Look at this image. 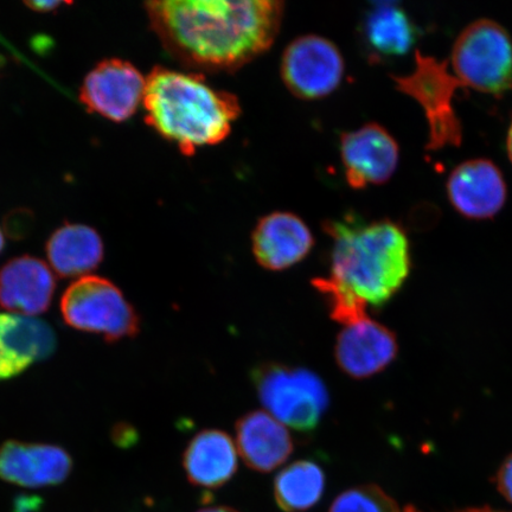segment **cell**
Returning a JSON list of instances; mask_svg holds the SVG:
<instances>
[{"instance_id":"6","label":"cell","mask_w":512,"mask_h":512,"mask_svg":"<svg viewBox=\"0 0 512 512\" xmlns=\"http://www.w3.org/2000/svg\"><path fill=\"white\" fill-rule=\"evenodd\" d=\"M452 67L462 86L502 94L512 88V41L501 25L478 19L460 32Z\"/></svg>"},{"instance_id":"28","label":"cell","mask_w":512,"mask_h":512,"mask_svg":"<svg viewBox=\"0 0 512 512\" xmlns=\"http://www.w3.org/2000/svg\"><path fill=\"white\" fill-rule=\"evenodd\" d=\"M4 246H5L4 235L2 233V230H0V253L3 252Z\"/></svg>"},{"instance_id":"18","label":"cell","mask_w":512,"mask_h":512,"mask_svg":"<svg viewBox=\"0 0 512 512\" xmlns=\"http://www.w3.org/2000/svg\"><path fill=\"white\" fill-rule=\"evenodd\" d=\"M238 450L230 435L221 430H203L190 440L183 453V469L192 485L220 489L238 471Z\"/></svg>"},{"instance_id":"17","label":"cell","mask_w":512,"mask_h":512,"mask_svg":"<svg viewBox=\"0 0 512 512\" xmlns=\"http://www.w3.org/2000/svg\"><path fill=\"white\" fill-rule=\"evenodd\" d=\"M235 431L243 462L256 472L278 469L293 453L290 432L267 412L253 411L241 416L236 421Z\"/></svg>"},{"instance_id":"25","label":"cell","mask_w":512,"mask_h":512,"mask_svg":"<svg viewBox=\"0 0 512 512\" xmlns=\"http://www.w3.org/2000/svg\"><path fill=\"white\" fill-rule=\"evenodd\" d=\"M197 512H240V511L235 510L234 508L224 507V505H220V507H208V508L198 510Z\"/></svg>"},{"instance_id":"9","label":"cell","mask_w":512,"mask_h":512,"mask_svg":"<svg viewBox=\"0 0 512 512\" xmlns=\"http://www.w3.org/2000/svg\"><path fill=\"white\" fill-rule=\"evenodd\" d=\"M146 79L130 62L105 60L86 76L80 100L87 110L115 123L137 112L144 100Z\"/></svg>"},{"instance_id":"27","label":"cell","mask_w":512,"mask_h":512,"mask_svg":"<svg viewBox=\"0 0 512 512\" xmlns=\"http://www.w3.org/2000/svg\"><path fill=\"white\" fill-rule=\"evenodd\" d=\"M508 152H509V157L512 162V123L509 128V134H508Z\"/></svg>"},{"instance_id":"15","label":"cell","mask_w":512,"mask_h":512,"mask_svg":"<svg viewBox=\"0 0 512 512\" xmlns=\"http://www.w3.org/2000/svg\"><path fill=\"white\" fill-rule=\"evenodd\" d=\"M55 332L41 319L0 315V381L9 380L56 350Z\"/></svg>"},{"instance_id":"12","label":"cell","mask_w":512,"mask_h":512,"mask_svg":"<svg viewBox=\"0 0 512 512\" xmlns=\"http://www.w3.org/2000/svg\"><path fill=\"white\" fill-rule=\"evenodd\" d=\"M396 352L398 344L392 332L369 317L345 325L335 345L339 369L356 380L380 373L392 363Z\"/></svg>"},{"instance_id":"23","label":"cell","mask_w":512,"mask_h":512,"mask_svg":"<svg viewBox=\"0 0 512 512\" xmlns=\"http://www.w3.org/2000/svg\"><path fill=\"white\" fill-rule=\"evenodd\" d=\"M499 492L507 501L512 503V456L505 460L497 476Z\"/></svg>"},{"instance_id":"11","label":"cell","mask_w":512,"mask_h":512,"mask_svg":"<svg viewBox=\"0 0 512 512\" xmlns=\"http://www.w3.org/2000/svg\"><path fill=\"white\" fill-rule=\"evenodd\" d=\"M315 246V238L299 216L275 211L262 217L252 235L255 260L268 271L288 270L302 262Z\"/></svg>"},{"instance_id":"3","label":"cell","mask_w":512,"mask_h":512,"mask_svg":"<svg viewBox=\"0 0 512 512\" xmlns=\"http://www.w3.org/2000/svg\"><path fill=\"white\" fill-rule=\"evenodd\" d=\"M146 123L184 155L220 144L240 117L238 96L210 86L200 73L155 67L146 78Z\"/></svg>"},{"instance_id":"13","label":"cell","mask_w":512,"mask_h":512,"mask_svg":"<svg viewBox=\"0 0 512 512\" xmlns=\"http://www.w3.org/2000/svg\"><path fill=\"white\" fill-rule=\"evenodd\" d=\"M72 467V458L59 446L11 440L0 447V478L23 488L59 485Z\"/></svg>"},{"instance_id":"20","label":"cell","mask_w":512,"mask_h":512,"mask_svg":"<svg viewBox=\"0 0 512 512\" xmlns=\"http://www.w3.org/2000/svg\"><path fill=\"white\" fill-rule=\"evenodd\" d=\"M326 486L324 470L313 460H298L274 479V498L284 512H306L320 502Z\"/></svg>"},{"instance_id":"2","label":"cell","mask_w":512,"mask_h":512,"mask_svg":"<svg viewBox=\"0 0 512 512\" xmlns=\"http://www.w3.org/2000/svg\"><path fill=\"white\" fill-rule=\"evenodd\" d=\"M332 240L328 277L313 279L332 319L345 325L367 318L394 296L411 267L405 233L390 221L364 222L354 216L324 223Z\"/></svg>"},{"instance_id":"8","label":"cell","mask_w":512,"mask_h":512,"mask_svg":"<svg viewBox=\"0 0 512 512\" xmlns=\"http://www.w3.org/2000/svg\"><path fill=\"white\" fill-rule=\"evenodd\" d=\"M341 51L328 38L305 35L288 44L281 59V78L294 96L318 100L334 93L344 76Z\"/></svg>"},{"instance_id":"5","label":"cell","mask_w":512,"mask_h":512,"mask_svg":"<svg viewBox=\"0 0 512 512\" xmlns=\"http://www.w3.org/2000/svg\"><path fill=\"white\" fill-rule=\"evenodd\" d=\"M61 313L69 326L105 337L107 342L139 334L140 318L124 293L110 280L86 275L67 288Z\"/></svg>"},{"instance_id":"14","label":"cell","mask_w":512,"mask_h":512,"mask_svg":"<svg viewBox=\"0 0 512 512\" xmlns=\"http://www.w3.org/2000/svg\"><path fill=\"white\" fill-rule=\"evenodd\" d=\"M447 192L454 208L471 219L494 216L507 198L501 171L488 159L458 165L448 178Z\"/></svg>"},{"instance_id":"16","label":"cell","mask_w":512,"mask_h":512,"mask_svg":"<svg viewBox=\"0 0 512 512\" xmlns=\"http://www.w3.org/2000/svg\"><path fill=\"white\" fill-rule=\"evenodd\" d=\"M55 287L46 262L29 255L12 259L0 270V306L23 316L41 315L49 309Z\"/></svg>"},{"instance_id":"10","label":"cell","mask_w":512,"mask_h":512,"mask_svg":"<svg viewBox=\"0 0 512 512\" xmlns=\"http://www.w3.org/2000/svg\"><path fill=\"white\" fill-rule=\"evenodd\" d=\"M341 156L350 187L363 189L393 176L399 163V146L382 126L367 124L342 134Z\"/></svg>"},{"instance_id":"19","label":"cell","mask_w":512,"mask_h":512,"mask_svg":"<svg viewBox=\"0 0 512 512\" xmlns=\"http://www.w3.org/2000/svg\"><path fill=\"white\" fill-rule=\"evenodd\" d=\"M47 255L62 278L86 277L104 259V243L95 230L83 224H66L50 236Z\"/></svg>"},{"instance_id":"26","label":"cell","mask_w":512,"mask_h":512,"mask_svg":"<svg viewBox=\"0 0 512 512\" xmlns=\"http://www.w3.org/2000/svg\"><path fill=\"white\" fill-rule=\"evenodd\" d=\"M456 512H502L497 510H492L489 508H471V509H464Z\"/></svg>"},{"instance_id":"7","label":"cell","mask_w":512,"mask_h":512,"mask_svg":"<svg viewBox=\"0 0 512 512\" xmlns=\"http://www.w3.org/2000/svg\"><path fill=\"white\" fill-rule=\"evenodd\" d=\"M415 69L405 76H394L400 91L419 102L424 108L430 140L428 149H441L447 145L458 146L462 142V125L453 110L452 98L462 83L450 73L448 63L415 53Z\"/></svg>"},{"instance_id":"22","label":"cell","mask_w":512,"mask_h":512,"mask_svg":"<svg viewBox=\"0 0 512 512\" xmlns=\"http://www.w3.org/2000/svg\"><path fill=\"white\" fill-rule=\"evenodd\" d=\"M329 512H420L401 505L379 486L368 484L355 486L339 494L331 504Z\"/></svg>"},{"instance_id":"24","label":"cell","mask_w":512,"mask_h":512,"mask_svg":"<svg viewBox=\"0 0 512 512\" xmlns=\"http://www.w3.org/2000/svg\"><path fill=\"white\" fill-rule=\"evenodd\" d=\"M28 8L37 12H50L56 9H59L63 2H53V0H48V2H28Z\"/></svg>"},{"instance_id":"21","label":"cell","mask_w":512,"mask_h":512,"mask_svg":"<svg viewBox=\"0 0 512 512\" xmlns=\"http://www.w3.org/2000/svg\"><path fill=\"white\" fill-rule=\"evenodd\" d=\"M364 36L371 49L382 55H403L412 48L414 25L399 5L389 2L375 4L363 24Z\"/></svg>"},{"instance_id":"4","label":"cell","mask_w":512,"mask_h":512,"mask_svg":"<svg viewBox=\"0 0 512 512\" xmlns=\"http://www.w3.org/2000/svg\"><path fill=\"white\" fill-rule=\"evenodd\" d=\"M251 380L267 413L298 433L315 432L328 411V388L309 369L266 362L252 370Z\"/></svg>"},{"instance_id":"1","label":"cell","mask_w":512,"mask_h":512,"mask_svg":"<svg viewBox=\"0 0 512 512\" xmlns=\"http://www.w3.org/2000/svg\"><path fill=\"white\" fill-rule=\"evenodd\" d=\"M145 8L165 50L207 72H234L264 54L284 17L279 0H163Z\"/></svg>"},{"instance_id":"29","label":"cell","mask_w":512,"mask_h":512,"mask_svg":"<svg viewBox=\"0 0 512 512\" xmlns=\"http://www.w3.org/2000/svg\"><path fill=\"white\" fill-rule=\"evenodd\" d=\"M0 67H2V59H0Z\"/></svg>"}]
</instances>
